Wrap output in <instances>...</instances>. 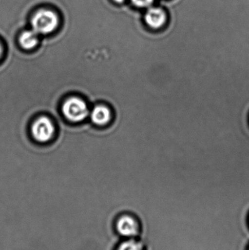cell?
Wrapping results in <instances>:
<instances>
[{
  "instance_id": "3",
  "label": "cell",
  "mask_w": 249,
  "mask_h": 250,
  "mask_svg": "<svg viewBox=\"0 0 249 250\" xmlns=\"http://www.w3.org/2000/svg\"><path fill=\"white\" fill-rule=\"evenodd\" d=\"M55 132L52 122L47 117H40L34 123L32 133L35 139L39 142H47L51 139Z\"/></svg>"
},
{
  "instance_id": "11",
  "label": "cell",
  "mask_w": 249,
  "mask_h": 250,
  "mask_svg": "<svg viewBox=\"0 0 249 250\" xmlns=\"http://www.w3.org/2000/svg\"><path fill=\"white\" fill-rule=\"evenodd\" d=\"M1 54H2V48H1V46L0 45V57H1Z\"/></svg>"
},
{
  "instance_id": "4",
  "label": "cell",
  "mask_w": 249,
  "mask_h": 250,
  "mask_svg": "<svg viewBox=\"0 0 249 250\" xmlns=\"http://www.w3.org/2000/svg\"><path fill=\"white\" fill-rule=\"evenodd\" d=\"M167 20L166 12L160 7H150L145 15L146 23L152 29H160L165 24Z\"/></svg>"
},
{
  "instance_id": "9",
  "label": "cell",
  "mask_w": 249,
  "mask_h": 250,
  "mask_svg": "<svg viewBox=\"0 0 249 250\" xmlns=\"http://www.w3.org/2000/svg\"><path fill=\"white\" fill-rule=\"evenodd\" d=\"M132 2L138 7H150L154 0H131Z\"/></svg>"
},
{
  "instance_id": "2",
  "label": "cell",
  "mask_w": 249,
  "mask_h": 250,
  "mask_svg": "<svg viewBox=\"0 0 249 250\" xmlns=\"http://www.w3.org/2000/svg\"><path fill=\"white\" fill-rule=\"evenodd\" d=\"M62 112L67 120L78 123L87 117L89 109L84 101L79 98H71L63 104Z\"/></svg>"
},
{
  "instance_id": "6",
  "label": "cell",
  "mask_w": 249,
  "mask_h": 250,
  "mask_svg": "<svg viewBox=\"0 0 249 250\" xmlns=\"http://www.w3.org/2000/svg\"><path fill=\"white\" fill-rule=\"evenodd\" d=\"M91 119L95 124L105 125L111 119V112L107 107L98 105L92 110L91 113Z\"/></svg>"
},
{
  "instance_id": "10",
  "label": "cell",
  "mask_w": 249,
  "mask_h": 250,
  "mask_svg": "<svg viewBox=\"0 0 249 250\" xmlns=\"http://www.w3.org/2000/svg\"><path fill=\"white\" fill-rule=\"evenodd\" d=\"M114 1H115V2L117 3H122L124 2V1H125V0H114Z\"/></svg>"
},
{
  "instance_id": "7",
  "label": "cell",
  "mask_w": 249,
  "mask_h": 250,
  "mask_svg": "<svg viewBox=\"0 0 249 250\" xmlns=\"http://www.w3.org/2000/svg\"><path fill=\"white\" fill-rule=\"evenodd\" d=\"M19 42L24 49H32L38 45V35L35 31H25L20 35Z\"/></svg>"
},
{
  "instance_id": "8",
  "label": "cell",
  "mask_w": 249,
  "mask_h": 250,
  "mask_svg": "<svg viewBox=\"0 0 249 250\" xmlns=\"http://www.w3.org/2000/svg\"><path fill=\"white\" fill-rule=\"evenodd\" d=\"M118 250H143L140 244L134 241H129L121 244Z\"/></svg>"
},
{
  "instance_id": "1",
  "label": "cell",
  "mask_w": 249,
  "mask_h": 250,
  "mask_svg": "<svg viewBox=\"0 0 249 250\" xmlns=\"http://www.w3.org/2000/svg\"><path fill=\"white\" fill-rule=\"evenodd\" d=\"M58 17L53 11L40 10L32 18L33 31L37 34H48L52 32L58 25Z\"/></svg>"
},
{
  "instance_id": "5",
  "label": "cell",
  "mask_w": 249,
  "mask_h": 250,
  "mask_svg": "<svg viewBox=\"0 0 249 250\" xmlns=\"http://www.w3.org/2000/svg\"><path fill=\"white\" fill-rule=\"evenodd\" d=\"M117 229L122 236H133L138 233V226L135 220L132 217L126 216L121 217L117 224Z\"/></svg>"
}]
</instances>
